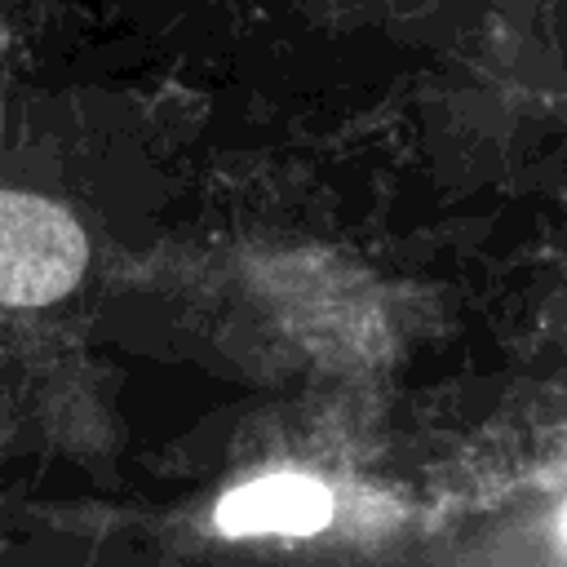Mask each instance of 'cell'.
<instances>
[{
  "label": "cell",
  "instance_id": "1",
  "mask_svg": "<svg viewBox=\"0 0 567 567\" xmlns=\"http://www.w3.org/2000/svg\"><path fill=\"white\" fill-rule=\"evenodd\" d=\"M89 266L80 221L27 190H0V306H49L66 297Z\"/></svg>",
  "mask_w": 567,
  "mask_h": 567
},
{
  "label": "cell",
  "instance_id": "2",
  "mask_svg": "<svg viewBox=\"0 0 567 567\" xmlns=\"http://www.w3.org/2000/svg\"><path fill=\"white\" fill-rule=\"evenodd\" d=\"M332 518V492L306 474H266L221 496V536H310Z\"/></svg>",
  "mask_w": 567,
  "mask_h": 567
},
{
  "label": "cell",
  "instance_id": "3",
  "mask_svg": "<svg viewBox=\"0 0 567 567\" xmlns=\"http://www.w3.org/2000/svg\"><path fill=\"white\" fill-rule=\"evenodd\" d=\"M563 532H567V514H563Z\"/></svg>",
  "mask_w": 567,
  "mask_h": 567
}]
</instances>
